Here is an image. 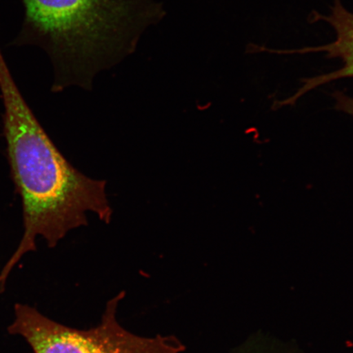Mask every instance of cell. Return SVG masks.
I'll list each match as a JSON object with an SVG mask.
<instances>
[{
  "mask_svg": "<svg viewBox=\"0 0 353 353\" xmlns=\"http://www.w3.org/2000/svg\"><path fill=\"white\" fill-rule=\"evenodd\" d=\"M0 91L8 162L23 210L24 233L0 272V294L12 268L37 250L41 236L54 248L70 231L87 226L88 212L110 223L112 210L103 180L83 175L52 142L22 97L0 50Z\"/></svg>",
  "mask_w": 353,
  "mask_h": 353,
  "instance_id": "cell-1",
  "label": "cell"
},
{
  "mask_svg": "<svg viewBox=\"0 0 353 353\" xmlns=\"http://www.w3.org/2000/svg\"><path fill=\"white\" fill-rule=\"evenodd\" d=\"M15 46L41 48L54 65V91L90 88L101 70L132 54L140 35L163 17L152 0H21Z\"/></svg>",
  "mask_w": 353,
  "mask_h": 353,
  "instance_id": "cell-2",
  "label": "cell"
},
{
  "mask_svg": "<svg viewBox=\"0 0 353 353\" xmlns=\"http://www.w3.org/2000/svg\"><path fill=\"white\" fill-rule=\"evenodd\" d=\"M125 291L110 299L101 323L88 330L70 328L44 316L37 309L17 303L8 330L19 334L34 353H182L183 343L172 335L142 337L123 328L117 319Z\"/></svg>",
  "mask_w": 353,
  "mask_h": 353,
  "instance_id": "cell-3",
  "label": "cell"
},
{
  "mask_svg": "<svg viewBox=\"0 0 353 353\" xmlns=\"http://www.w3.org/2000/svg\"><path fill=\"white\" fill-rule=\"evenodd\" d=\"M313 21H325L336 32V39L327 46L304 48L296 50H276V54H307V52H326L329 59H341L343 68L321 76L303 79V85L290 98L281 101L283 105H293L302 96L325 83L339 79L353 77V12L343 6L341 0H334L329 16L313 13Z\"/></svg>",
  "mask_w": 353,
  "mask_h": 353,
  "instance_id": "cell-4",
  "label": "cell"
},
{
  "mask_svg": "<svg viewBox=\"0 0 353 353\" xmlns=\"http://www.w3.org/2000/svg\"><path fill=\"white\" fill-rule=\"evenodd\" d=\"M233 353H300L294 347L269 339L262 334H256L243 343Z\"/></svg>",
  "mask_w": 353,
  "mask_h": 353,
  "instance_id": "cell-5",
  "label": "cell"
},
{
  "mask_svg": "<svg viewBox=\"0 0 353 353\" xmlns=\"http://www.w3.org/2000/svg\"><path fill=\"white\" fill-rule=\"evenodd\" d=\"M334 98L335 99V109L353 117V98L341 92H335Z\"/></svg>",
  "mask_w": 353,
  "mask_h": 353,
  "instance_id": "cell-6",
  "label": "cell"
}]
</instances>
